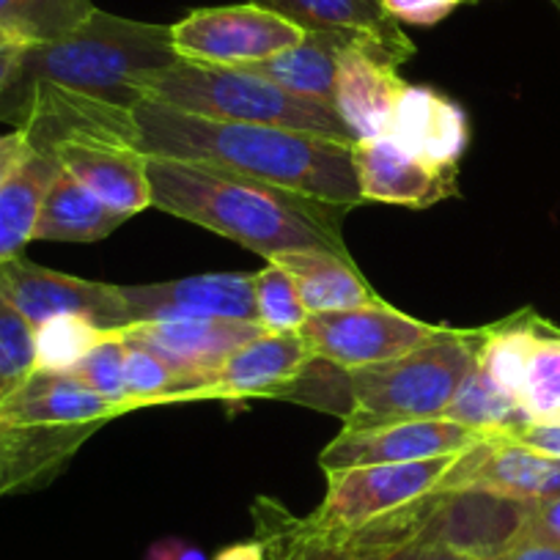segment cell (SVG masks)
I'll return each mask as SVG.
<instances>
[{"mask_svg":"<svg viewBox=\"0 0 560 560\" xmlns=\"http://www.w3.org/2000/svg\"><path fill=\"white\" fill-rule=\"evenodd\" d=\"M503 438L538 451L544 456L560 459V423H522V427L505 432Z\"/></svg>","mask_w":560,"mask_h":560,"instance_id":"f35d334b","label":"cell"},{"mask_svg":"<svg viewBox=\"0 0 560 560\" xmlns=\"http://www.w3.org/2000/svg\"><path fill=\"white\" fill-rule=\"evenodd\" d=\"M354 36L363 34H360V31H308V34L303 36V42H298V45L289 47V50L242 69L269 80V83L280 85V89L294 91V94L332 102L338 56H341V50L354 39ZM376 39H380V36H376ZM401 50H409V47H401Z\"/></svg>","mask_w":560,"mask_h":560,"instance_id":"44dd1931","label":"cell"},{"mask_svg":"<svg viewBox=\"0 0 560 560\" xmlns=\"http://www.w3.org/2000/svg\"><path fill=\"white\" fill-rule=\"evenodd\" d=\"M440 489H481L536 503L560 492V459L525 448L503 434H489L456 459Z\"/></svg>","mask_w":560,"mask_h":560,"instance_id":"5bb4252c","label":"cell"},{"mask_svg":"<svg viewBox=\"0 0 560 560\" xmlns=\"http://www.w3.org/2000/svg\"><path fill=\"white\" fill-rule=\"evenodd\" d=\"M152 207L214 231L269 258L294 250L349 256L343 220L352 207L275 187L234 171L147 158Z\"/></svg>","mask_w":560,"mask_h":560,"instance_id":"3957f363","label":"cell"},{"mask_svg":"<svg viewBox=\"0 0 560 560\" xmlns=\"http://www.w3.org/2000/svg\"><path fill=\"white\" fill-rule=\"evenodd\" d=\"M305 31H360L415 50L412 39L382 12L380 0H250Z\"/></svg>","mask_w":560,"mask_h":560,"instance_id":"cb8c5ba5","label":"cell"},{"mask_svg":"<svg viewBox=\"0 0 560 560\" xmlns=\"http://www.w3.org/2000/svg\"><path fill=\"white\" fill-rule=\"evenodd\" d=\"M214 560H267L264 558V544L261 541H242L231 544L223 552L214 555Z\"/></svg>","mask_w":560,"mask_h":560,"instance_id":"ee69618b","label":"cell"},{"mask_svg":"<svg viewBox=\"0 0 560 560\" xmlns=\"http://www.w3.org/2000/svg\"><path fill=\"white\" fill-rule=\"evenodd\" d=\"M314 360L303 332H264L245 347L236 349L214 376H209L196 390L192 401L220 398V401L240 404L247 398H278V393L292 385L305 365Z\"/></svg>","mask_w":560,"mask_h":560,"instance_id":"9a60e30c","label":"cell"},{"mask_svg":"<svg viewBox=\"0 0 560 560\" xmlns=\"http://www.w3.org/2000/svg\"><path fill=\"white\" fill-rule=\"evenodd\" d=\"M124 341L138 343L158 354L168 369L190 382L187 401H192L198 387L220 371V365L240 347L264 336L256 322L203 319V322H140L118 327Z\"/></svg>","mask_w":560,"mask_h":560,"instance_id":"4fadbf2b","label":"cell"},{"mask_svg":"<svg viewBox=\"0 0 560 560\" xmlns=\"http://www.w3.org/2000/svg\"><path fill=\"white\" fill-rule=\"evenodd\" d=\"M352 160L363 201L429 209L459 192L456 174L438 171L420 163L418 158H409L385 135L358 140L352 149Z\"/></svg>","mask_w":560,"mask_h":560,"instance_id":"2e32d148","label":"cell"},{"mask_svg":"<svg viewBox=\"0 0 560 560\" xmlns=\"http://www.w3.org/2000/svg\"><path fill=\"white\" fill-rule=\"evenodd\" d=\"M415 52L401 50L376 36H354L338 56L332 107L347 124L354 140L385 135L387 118L407 80L398 74V63Z\"/></svg>","mask_w":560,"mask_h":560,"instance_id":"30bf717a","label":"cell"},{"mask_svg":"<svg viewBox=\"0 0 560 560\" xmlns=\"http://www.w3.org/2000/svg\"><path fill=\"white\" fill-rule=\"evenodd\" d=\"M61 165L52 154L31 152L28 160L0 187V264L23 256L34 242L36 223Z\"/></svg>","mask_w":560,"mask_h":560,"instance_id":"7402d4cb","label":"cell"},{"mask_svg":"<svg viewBox=\"0 0 560 560\" xmlns=\"http://www.w3.org/2000/svg\"><path fill=\"white\" fill-rule=\"evenodd\" d=\"M253 300H256V322L264 332H300L308 322V311L300 303V294L278 264L267 261V267L253 275Z\"/></svg>","mask_w":560,"mask_h":560,"instance_id":"4dcf8cb0","label":"cell"},{"mask_svg":"<svg viewBox=\"0 0 560 560\" xmlns=\"http://www.w3.org/2000/svg\"><path fill=\"white\" fill-rule=\"evenodd\" d=\"M459 456L451 454L401 462V465H369L327 472L325 500L314 514L300 522L311 536L322 541H341L438 492Z\"/></svg>","mask_w":560,"mask_h":560,"instance_id":"8992f818","label":"cell"},{"mask_svg":"<svg viewBox=\"0 0 560 560\" xmlns=\"http://www.w3.org/2000/svg\"><path fill=\"white\" fill-rule=\"evenodd\" d=\"M121 298L127 305V325L203 319L256 322L253 275L212 272L165 283L121 287Z\"/></svg>","mask_w":560,"mask_h":560,"instance_id":"7c38bea8","label":"cell"},{"mask_svg":"<svg viewBox=\"0 0 560 560\" xmlns=\"http://www.w3.org/2000/svg\"><path fill=\"white\" fill-rule=\"evenodd\" d=\"M443 330L445 327L401 314L382 300L365 308L311 314L300 332L316 358L354 371L404 358L423 343L434 341Z\"/></svg>","mask_w":560,"mask_h":560,"instance_id":"ba28073f","label":"cell"},{"mask_svg":"<svg viewBox=\"0 0 560 560\" xmlns=\"http://www.w3.org/2000/svg\"><path fill=\"white\" fill-rule=\"evenodd\" d=\"M492 560H560L558 547H541V544L530 541H516L514 547H509L505 552H500Z\"/></svg>","mask_w":560,"mask_h":560,"instance_id":"b9f144b4","label":"cell"},{"mask_svg":"<svg viewBox=\"0 0 560 560\" xmlns=\"http://www.w3.org/2000/svg\"><path fill=\"white\" fill-rule=\"evenodd\" d=\"M305 28L256 3L198 9L171 25V47L176 58L207 67H250L289 50Z\"/></svg>","mask_w":560,"mask_h":560,"instance_id":"52a82bcc","label":"cell"},{"mask_svg":"<svg viewBox=\"0 0 560 560\" xmlns=\"http://www.w3.org/2000/svg\"><path fill=\"white\" fill-rule=\"evenodd\" d=\"M124 415L118 404L96 396L72 374H42L36 371L23 387L0 401V418L14 423L42 427H94Z\"/></svg>","mask_w":560,"mask_h":560,"instance_id":"d6986e66","label":"cell"},{"mask_svg":"<svg viewBox=\"0 0 560 560\" xmlns=\"http://www.w3.org/2000/svg\"><path fill=\"white\" fill-rule=\"evenodd\" d=\"M522 541L560 549V492L552 494V498L536 500V503L530 505Z\"/></svg>","mask_w":560,"mask_h":560,"instance_id":"8d00e7d4","label":"cell"},{"mask_svg":"<svg viewBox=\"0 0 560 560\" xmlns=\"http://www.w3.org/2000/svg\"><path fill=\"white\" fill-rule=\"evenodd\" d=\"M489 434L472 432L448 418L398 420L369 429H343L319 456L325 472L369 465H401V462L434 459L465 454L483 443Z\"/></svg>","mask_w":560,"mask_h":560,"instance_id":"8fae6325","label":"cell"},{"mask_svg":"<svg viewBox=\"0 0 560 560\" xmlns=\"http://www.w3.org/2000/svg\"><path fill=\"white\" fill-rule=\"evenodd\" d=\"M440 100H443V94L429 89V85H404L396 105H393L390 118H387L385 138L396 143L401 152H407L409 158L420 160L427 135L432 129L434 116H438Z\"/></svg>","mask_w":560,"mask_h":560,"instance_id":"1f68e13d","label":"cell"},{"mask_svg":"<svg viewBox=\"0 0 560 560\" xmlns=\"http://www.w3.org/2000/svg\"><path fill=\"white\" fill-rule=\"evenodd\" d=\"M135 149L147 158L234 171L275 187L360 207L349 143L264 124L220 121L143 100L135 105Z\"/></svg>","mask_w":560,"mask_h":560,"instance_id":"7a4b0ae2","label":"cell"},{"mask_svg":"<svg viewBox=\"0 0 560 560\" xmlns=\"http://www.w3.org/2000/svg\"><path fill=\"white\" fill-rule=\"evenodd\" d=\"M292 278L300 303L311 314L365 308L382 303L374 289L365 283L352 258L332 250H294L269 258Z\"/></svg>","mask_w":560,"mask_h":560,"instance_id":"ffe728a7","label":"cell"},{"mask_svg":"<svg viewBox=\"0 0 560 560\" xmlns=\"http://www.w3.org/2000/svg\"><path fill=\"white\" fill-rule=\"evenodd\" d=\"M467 147H470V121L467 113L462 110L459 102L448 100L443 94L434 116L432 129L427 135L423 152H420V163L432 165L438 171H451L459 174V163L465 158Z\"/></svg>","mask_w":560,"mask_h":560,"instance_id":"e575fe53","label":"cell"},{"mask_svg":"<svg viewBox=\"0 0 560 560\" xmlns=\"http://www.w3.org/2000/svg\"><path fill=\"white\" fill-rule=\"evenodd\" d=\"M140 94L160 105L220 121L264 124L294 132L322 135L354 147L358 140L338 118L332 102L311 100L280 89L247 69L207 67V63L176 61L138 80Z\"/></svg>","mask_w":560,"mask_h":560,"instance_id":"277c9868","label":"cell"},{"mask_svg":"<svg viewBox=\"0 0 560 560\" xmlns=\"http://www.w3.org/2000/svg\"><path fill=\"white\" fill-rule=\"evenodd\" d=\"M12 42H18V39H14L12 34H7V31L0 28V47H3V45H12Z\"/></svg>","mask_w":560,"mask_h":560,"instance_id":"bcb514c9","label":"cell"},{"mask_svg":"<svg viewBox=\"0 0 560 560\" xmlns=\"http://www.w3.org/2000/svg\"><path fill=\"white\" fill-rule=\"evenodd\" d=\"M94 9L91 0H0V28L23 45H42L67 36Z\"/></svg>","mask_w":560,"mask_h":560,"instance_id":"4316f807","label":"cell"},{"mask_svg":"<svg viewBox=\"0 0 560 560\" xmlns=\"http://www.w3.org/2000/svg\"><path fill=\"white\" fill-rule=\"evenodd\" d=\"M443 418L456 420L462 427L481 434H505L527 423L520 401L511 393H505L478 363L462 380L459 390L451 398Z\"/></svg>","mask_w":560,"mask_h":560,"instance_id":"484cf974","label":"cell"},{"mask_svg":"<svg viewBox=\"0 0 560 560\" xmlns=\"http://www.w3.org/2000/svg\"><path fill=\"white\" fill-rule=\"evenodd\" d=\"M36 374L34 325L0 298V401Z\"/></svg>","mask_w":560,"mask_h":560,"instance_id":"d6a6232c","label":"cell"},{"mask_svg":"<svg viewBox=\"0 0 560 560\" xmlns=\"http://www.w3.org/2000/svg\"><path fill=\"white\" fill-rule=\"evenodd\" d=\"M52 158L61 171L80 182L85 190L94 192L102 203L135 218L152 207V185H149L147 154L135 147L107 143V140H63L52 147Z\"/></svg>","mask_w":560,"mask_h":560,"instance_id":"e0dca14e","label":"cell"},{"mask_svg":"<svg viewBox=\"0 0 560 560\" xmlns=\"http://www.w3.org/2000/svg\"><path fill=\"white\" fill-rule=\"evenodd\" d=\"M478 347L481 330L445 327L404 358L349 371L352 412L343 418V429L443 418L462 380L476 369Z\"/></svg>","mask_w":560,"mask_h":560,"instance_id":"5b68a950","label":"cell"},{"mask_svg":"<svg viewBox=\"0 0 560 560\" xmlns=\"http://www.w3.org/2000/svg\"><path fill=\"white\" fill-rule=\"evenodd\" d=\"M107 327L89 316L63 314L34 327L36 371L42 374H72L80 360L107 338Z\"/></svg>","mask_w":560,"mask_h":560,"instance_id":"83f0119b","label":"cell"},{"mask_svg":"<svg viewBox=\"0 0 560 560\" xmlns=\"http://www.w3.org/2000/svg\"><path fill=\"white\" fill-rule=\"evenodd\" d=\"M365 560H478V558H470V555L465 552H456V549L445 547V544L427 541V538H409V541L396 544V547L371 555V558Z\"/></svg>","mask_w":560,"mask_h":560,"instance_id":"74e56055","label":"cell"},{"mask_svg":"<svg viewBox=\"0 0 560 560\" xmlns=\"http://www.w3.org/2000/svg\"><path fill=\"white\" fill-rule=\"evenodd\" d=\"M25 47L28 45H23V42H12V45L0 47V94L7 91L9 80H12L14 69H18L20 56H23Z\"/></svg>","mask_w":560,"mask_h":560,"instance_id":"7bdbcfd3","label":"cell"},{"mask_svg":"<svg viewBox=\"0 0 560 560\" xmlns=\"http://www.w3.org/2000/svg\"><path fill=\"white\" fill-rule=\"evenodd\" d=\"M171 25L138 23L94 9L67 36L28 45L0 94V121L23 129L36 152L63 140L135 147L138 80L176 63Z\"/></svg>","mask_w":560,"mask_h":560,"instance_id":"6da1fadb","label":"cell"},{"mask_svg":"<svg viewBox=\"0 0 560 560\" xmlns=\"http://www.w3.org/2000/svg\"><path fill=\"white\" fill-rule=\"evenodd\" d=\"M336 549H338V558L336 560H365V558H358V555L347 552V549H341V547H336Z\"/></svg>","mask_w":560,"mask_h":560,"instance_id":"f6af8a7d","label":"cell"},{"mask_svg":"<svg viewBox=\"0 0 560 560\" xmlns=\"http://www.w3.org/2000/svg\"><path fill=\"white\" fill-rule=\"evenodd\" d=\"M256 522L267 560H336L338 549L311 536L298 516L280 509L272 500L261 498L256 503Z\"/></svg>","mask_w":560,"mask_h":560,"instance_id":"f546056e","label":"cell"},{"mask_svg":"<svg viewBox=\"0 0 560 560\" xmlns=\"http://www.w3.org/2000/svg\"><path fill=\"white\" fill-rule=\"evenodd\" d=\"M549 3H552V7H555V12L560 14V0H549Z\"/></svg>","mask_w":560,"mask_h":560,"instance_id":"7dc6e473","label":"cell"},{"mask_svg":"<svg viewBox=\"0 0 560 560\" xmlns=\"http://www.w3.org/2000/svg\"><path fill=\"white\" fill-rule=\"evenodd\" d=\"M549 322L533 311H520L503 322L481 327V347H478V365L503 387L505 393L520 401L525 365L530 358L533 341Z\"/></svg>","mask_w":560,"mask_h":560,"instance_id":"d4e9b609","label":"cell"},{"mask_svg":"<svg viewBox=\"0 0 560 560\" xmlns=\"http://www.w3.org/2000/svg\"><path fill=\"white\" fill-rule=\"evenodd\" d=\"M124 358H127V341L121 332L110 330L102 343H96L78 369L72 371L74 380L83 382L85 387L96 393V396L107 398V401L118 404L124 412H138L135 404L127 396V380H124Z\"/></svg>","mask_w":560,"mask_h":560,"instance_id":"836d02e7","label":"cell"},{"mask_svg":"<svg viewBox=\"0 0 560 560\" xmlns=\"http://www.w3.org/2000/svg\"><path fill=\"white\" fill-rule=\"evenodd\" d=\"M127 214L113 212L67 171L56 176L42 207L34 240L42 242H100L110 236Z\"/></svg>","mask_w":560,"mask_h":560,"instance_id":"603a6c76","label":"cell"},{"mask_svg":"<svg viewBox=\"0 0 560 560\" xmlns=\"http://www.w3.org/2000/svg\"><path fill=\"white\" fill-rule=\"evenodd\" d=\"M31 152H34V147H31V138L23 129L0 135V187L7 185L9 176L28 160Z\"/></svg>","mask_w":560,"mask_h":560,"instance_id":"ab89813d","label":"cell"},{"mask_svg":"<svg viewBox=\"0 0 560 560\" xmlns=\"http://www.w3.org/2000/svg\"><path fill=\"white\" fill-rule=\"evenodd\" d=\"M0 298L34 327L63 314L89 316L107 330L127 327L121 287L74 278L58 269L39 267L23 256L0 264Z\"/></svg>","mask_w":560,"mask_h":560,"instance_id":"9c48e42d","label":"cell"},{"mask_svg":"<svg viewBox=\"0 0 560 560\" xmlns=\"http://www.w3.org/2000/svg\"><path fill=\"white\" fill-rule=\"evenodd\" d=\"M467 3H481V0H380L382 12L393 23L418 25V28H432V25L443 23Z\"/></svg>","mask_w":560,"mask_h":560,"instance_id":"d590c367","label":"cell"},{"mask_svg":"<svg viewBox=\"0 0 560 560\" xmlns=\"http://www.w3.org/2000/svg\"><path fill=\"white\" fill-rule=\"evenodd\" d=\"M520 407L527 423H560V330L552 322L533 341Z\"/></svg>","mask_w":560,"mask_h":560,"instance_id":"f1b7e54d","label":"cell"},{"mask_svg":"<svg viewBox=\"0 0 560 560\" xmlns=\"http://www.w3.org/2000/svg\"><path fill=\"white\" fill-rule=\"evenodd\" d=\"M147 560H207V555L182 538H163L149 549Z\"/></svg>","mask_w":560,"mask_h":560,"instance_id":"60d3db41","label":"cell"},{"mask_svg":"<svg viewBox=\"0 0 560 560\" xmlns=\"http://www.w3.org/2000/svg\"><path fill=\"white\" fill-rule=\"evenodd\" d=\"M94 432V427H42L0 418V498L50 481Z\"/></svg>","mask_w":560,"mask_h":560,"instance_id":"ac0fdd59","label":"cell"}]
</instances>
